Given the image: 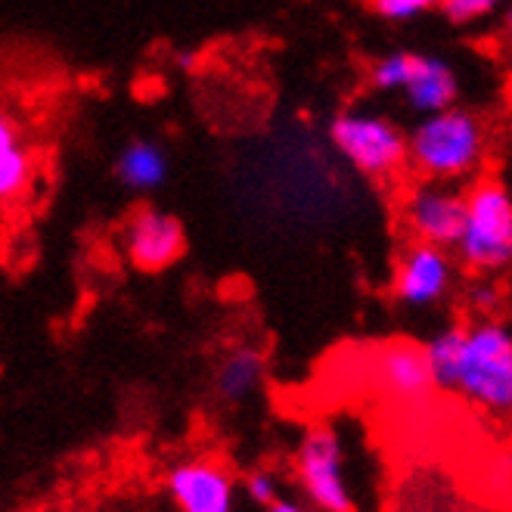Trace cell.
Masks as SVG:
<instances>
[{"instance_id": "6da1fadb", "label": "cell", "mask_w": 512, "mask_h": 512, "mask_svg": "<svg viewBox=\"0 0 512 512\" xmlns=\"http://www.w3.org/2000/svg\"><path fill=\"white\" fill-rule=\"evenodd\" d=\"M450 395L488 419H512V326L500 317H472L463 323L457 370Z\"/></svg>"}, {"instance_id": "7a4b0ae2", "label": "cell", "mask_w": 512, "mask_h": 512, "mask_svg": "<svg viewBox=\"0 0 512 512\" xmlns=\"http://www.w3.org/2000/svg\"><path fill=\"white\" fill-rule=\"evenodd\" d=\"M407 137L410 168L419 177L466 187L475 177H481V168L488 162L485 122L463 106L423 115Z\"/></svg>"}, {"instance_id": "3957f363", "label": "cell", "mask_w": 512, "mask_h": 512, "mask_svg": "<svg viewBox=\"0 0 512 512\" xmlns=\"http://www.w3.org/2000/svg\"><path fill=\"white\" fill-rule=\"evenodd\" d=\"M454 255L472 274H503L512 267V187L506 177L481 174L466 184V218Z\"/></svg>"}, {"instance_id": "277c9868", "label": "cell", "mask_w": 512, "mask_h": 512, "mask_svg": "<svg viewBox=\"0 0 512 512\" xmlns=\"http://www.w3.org/2000/svg\"><path fill=\"white\" fill-rule=\"evenodd\" d=\"M292 478L317 512H360L354 460L339 426H311L292 454Z\"/></svg>"}, {"instance_id": "5b68a950", "label": "cell", "mask_w": 512, "mask_h": 512, "mask_svg": "<svg viewBox=\"0 0 512 512\" xmlns=\"http://www.w3.org/2000/svg\"><path fill=\"white\" fill-rule=\"evenodd\" d=\"M326 134L336 153L370 180H388L410 165V137L382 112L345 109Z\"/></svg>"}, {"instance_id": "8992f818", "label": "cell", "mask_w": 512, "mask_h": 512, "mask_svg": "<svg viewBox=\"0 0 512 512\" xmlns=\"http://www.w3.org/2000/svg\"><path fill=\"white\" fill-rule=\"evenodd\" d=\"M466 218V187L419 177L401 199V227L416 243L454 249Z\"/></svg>"}, {"instance_id": "52a82bcc", "label": "cell", "mask_w": 512, "mask_h": 512, "mask_svg": "<svg viewBox=\"0 0 512 512\" xmlns=\"http://www.w3.org/2000/svg\"><path fill=\"white\" fill-rule=\"evenodd\" d=\"M457 264L454 249L413 243L401 252L395 274H391V295L407 311H432L441 308L457 286Z\"/></svg>"}, {"instance_id": "ba28073f", "label": "cell", "mask_w": 512, "mask_h": 512, "mask_svg": "<svg viewBox=\"0 0 512 512\" xmlns=\"http://www.w3.org/2000/svg\"><path fill=\"white\" fill-rule=\"evenodd\" d=\"M243 485L215 457H187L165 472V497L177 512H236Z\"/></svg>"}, {"instance_id": "9c48e42d", "label": "cell", "mask_w": 512, "mask_h": 512, "mask_svg": "<svg viewBox=\"0 0 512 512\" xmlns=\"http://www.w3.org/2000/svg\"><path fill=\"white\" fill-rule=\"evenodd\" d=\"M187 236L180 221L162 208L143 205L122 230V252L140 270H165L184 255Z\"/></svg>"}, {"instance_id": "30bf717a", "label": "cell", "mask_w": 512, "mask_h": 512, "mask_svg": "<svg viewBox=\"0 0 512 512\" xmlns=\"http://www.w3.org/2000/svg\"><path fill=\"white\" fill-rule=\"evenodd\" d=\"M370 376L379 385L382 395L404 401V404H416L429 398V391L435 388L426 348L416 342L382 345L370 360Z\"/></svg>"}, {"instance_id": "8fae6325", "label": "cell", "mask_w": 512, "mask_h": 512, "mask_svg": "<svg viewBox=\"0 0 512 512\" xmlns=\"http://www.w3.org/2000/svg\"><path fill=\"white\" fill-rule=\"evenodd\" d=\"M401 97H404L407 109H413L419 118L457 106V97H460L457 69L441 56L413 53V66H410Z\"/></svg>"}, {"instance_id": "7c38bea8", "label": "cell", "mask_w": 512, "mask_h": 512, "mask_svg": "<svg viewBox=\"0 0 512 512\" xmlns=\"http://www.w3.org/2000/svg\"><path fill=\"white\" fill-rule=\"evenodd\" d=\"M267 382V357L255 345H233L230 351L221 354L215 376H212V391L224 407H246L261 395Z\"/></svg>"}, {"instance_id": "4fadbf2b", "label": "cell", "mask_w": 512, "mask_h": 512, "mask_svg": "<svg viewBox=\"0 0 512 512\" xmlns=\"http://www.w3.org/2000/svg\"><path fill=\"white\" fill-rule=\"evenodd\" d=\"M115 177L125 190L143 196L156 193L168 180V156L165 149L149 140V137H134L122 146V153L115 159Z\"/></svg>"}, {"instance_id": "5bb4252c", "label": "cell", "mask_w": 512, "mask_h": 512, "mask_svg": "<svg viewBox=\"0 0 512 512\" xmlns=\"http://www.w3.org/2000/svg\"><path fill=\"white\" fill-rule=\"evenodd\" d=\"M28 184H32V153H28L19 122L4 115L0 118V196L4 202H13Z\"/></svg>"}, {"instance_id": "9a60e30c", "label": "cell", "mask_w": 512, "mask_h": 512, "mask_svg": "<svg viewBox=\"0 0 512 512\" xmlns=\"http://www.w3.org/2000/svg\"><path fill=\"white\" fill-rule=\"evenodd\" d=\"M460 345H463V323L441 326L438 333H432L423 342L426 357H429V370H432V379H435V388H441V391H447L450 376H454V370H457Z\"/></svg>"}, {"instance_id": "2e32d148", "label": "cell", "mask_w": 512, "mask_h": 512, "mask_svg": "<svg viewBox=\"0 0 512 512\" xmlns=\"http://www.w3.org/2000/svg\"><path fill=\"white\" fill-rule=\"evenodd\" d=\"M410 66H413V53H407V50L379 56L370 69V87L379 90V94H401L407 84V75H410Z\"/></svg>"}, {"instance_id": "e0dca14e", "label": "cell", "mask_w": 512, "mask_h": 512, "mask_svg": "<svg viewBox=\"0 0 512 512\" xmlns=\"http://www.w3.org/2000/svg\"><path fill=\"white\" fill-rule=\"evenodd\" d=\"M243 497L258 506V509H267V506H274L283 494V475L277 469H270V466H255L243 475Z\"/></svg>"}, {"instance_id": "ac0fdd59", "label": "cell", "mask_w": 512, "mask_h": 512, "mask_svg": "<svg viewBox=\"0 0 512 512\" xmlns=\"http://www.w3.org/2000/svg\"><path fill=\"white\" fill-rule=\"evenodd\" d=\"M506 7V0H444L441 13L454 25H475Z\"/></svg>"}, {"instance_id": "d6986e66", "label": "cell", "mask_w": 512, "mask_h": 512, "mask_svg": "<svg viewBox=\"0 0 512 512\" xmlns=\"http://www.w3.org/2000/svg\"><path fill=\"white\" fill-rule=\"evenodd\" d=\"M463 298H466V308L472 317H494V311L500 305V289L491 277L475 274L469 280V286L463 289Z\"/></svg>"}, {"instance_id": "ffe728a7", "label": "cell", "mask_w": 512, "mask_h": 512, "mask_svg": "<svg viewBox=\"0 0 512 512\" xmlns=\"http://www.w3.org/2000/svg\"><path fill=\"white\" fill-rule=\"evenodd\" d=\"M444 0H373V10L388 22H410L429 10H441Z\"/></svg>"}, {"instance_id": "44dd1931", "label": "cell", "mask_w": 512, "mask_h": 512, "mask_svg": "<svg viewBox=\"0 0 512 512\" xmlns=\"http://www.w3.org/2000/svg\"><path fill=\"white\" fill-rule=\"evenodd\" d=\"M264 512H314L308 500H295V497H280L274 506H267Z\"/></svg>"}, {"instance_id": "7402d4cb", "label": "cell", "mask_w": 512, "mask_h": 512, "mask_svg": "<svg viewBox=\"0 0 512 512\" xmlns=\"http://www.w3.org/2000/svg\"><path fill=\"white\" fill-rule=\"evenodd\" d=\"M38 512H100V509H94V506H47V509H38Z\"/></svg>"}, {"instance_id": "603a6c76", "label": "cell", "mask_w": 512, "mask_h": 512, "mask_svg": "<svg viewBox=\"0 0 512 512\" xmlns=\"http://www.w3.org/2000/svg\"><path fill=\"white\" fill-rule=\"evenodd\" d=\"M503 28H506V35L512 41V4H506V13H503Z\"/></svg>"}, {"instance_id": "cb8c5ba5", "label": "cell", "mask_w": 512, "mask_h": 512, "mask_svg": "<svg viewBox=\"0 0 512 512\" xmlns=\"http://www.w3.org/2000/svg\"><path fill=\"white\" fill-rule=\"evenodd\" d=\"M506 159H509V171H506V180H509V187H512V143H509V156H506Z\"/></svg>"}]
</instances>
